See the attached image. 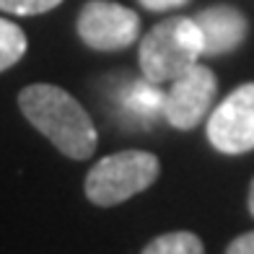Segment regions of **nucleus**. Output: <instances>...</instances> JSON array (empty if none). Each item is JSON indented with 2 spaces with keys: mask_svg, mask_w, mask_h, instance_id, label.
Returning <instances> with one entry per match:
<instances>
[{
  "mask_svg": "<svg viewBox=\"0 0 254 254\" xmlns=\"http://www.w3.org/2000/svg\"><path fill=\"white\" fill-rule=\"evenodd\" d=\"M18 107L24 117L47 140L73 161L94 156L99 135L88 112L65 88L52 83H31L18 94Z\"/></svg>",
  "mask_w": 254,
  "mask_h": 254,
  "instance_id": "1",
  "label": "nucleus"
},
{
  "mask_svg": "<svg viewBox=\"0 0 254 254\" xmlns=\"http://www.w3.org/2000/svg\"><path fill=\"white\" fill-rule=\"evenodd\" d=\"M202 57V34L194 18L174 16L156 24L140 42V70L151 83H171Z\"/></svg>",
  "mask_w": 254,
  "mask_h": 254,
  "instance_id": "2",
  "label": "nucleus"
},
{
  "mask_svg": "<svg viewBox=\"0 0 254 254\" xmlns=\"http://www.w3.org/2000/svg\"><path fill=\"white\" fill-rule=\"evenodd\" d=\"M161 174V161L148 151H120L88 171L86 197L99 207H114L145 192Z\"/></svg>",
  "mask_w": 254,
  "mask_h": 254,
  "instance_id": "3",
  "label": "nucleus"
},
{
  "mask_svg": "<svg viewBox=\"0 0 254 254\" xmlns=\"http://www.w3.org/2000/svg\"><path fill=\"white\" fill-rule=\"evenodd\" d=\"M78 37L99 52L125 50L140 37V16L112 0H88L78 13Z\"/></svg>",
  "mask_w": 254,
  "mask_h": 254,
  "instance_id": "4",
  "label": "nucleus"
},
{
  "mask_svg": "<svg viewBox=\"0 0 254 254\" xmlns=\"http://www.w3.org/2000/svg\"><path fill=\"white\" fill-rule=\"evenodd\" d=\"M207 140L228 156L254 151V83H241L215 107L207 120Z\"/></svg>",
  "mask_w": 254,
  "mask_h": 254,
  "instance_id": "5",
  "label": "nucleus"
},
{
  "mask_svg": "<svg viewBox=\"0 0 254 254\" xmlns=\"http://www.w3.org/2000/svg\"><path fill=\"white\" fill-rule=\"evenodd\" d=\"M218 80L215 73L202 63H194L190 70L171 80L169 94L164 96V117L177 130H192L197 127L215 101Z\"/></svg>",
  "mask_w": 254,
  "mask_h": 254,
  "instance_id": "6",
  "label": "nucleus"
},
{
  "mask_svg": "<svg viewBox=\"0 0 254 254\" xmlns=\"http://www.w3.org/2000/svg\"><path fill=\"white\" fill-rule=\"evenodd\" d=\"M200 34H202V55L205 57H218L228 55L236 47H241V42L249 34L247 16L236 10L234 5H213L205 8L194 16Z\"/></svg>",
  "mask_w": 254,
  "mask_h": 254,
  "instance_id": "7",
  "label": "nucleus"
},
{
  "mask_svg": "<svg viewBox=\"0 0 254 254\" xmlns=\"http://www.w3.org/2000/svg\"><path fill=\"white\" fill-rule=\"evenodd\" d=\"M140 254H205V247L192 231H171L153 239Z\"/></svg>",
  "mask_w": 254,
  "mask_h": 254,
  "instance_id": "8",
  "label": "nucleus"
},
{
  "mask_svg": "<svg viewBox=\"0 0 254 254\" xmlns=\"http://www.w3.org/2000/svg\"><path fill=\"white\" fill-rule=\"evenodd\" d=\"M26 55V34L13 21L0 18V73L13 67Z\"/></svg>",
  "mask_w": 254,
  "mask_h": 254,
  "instance_id": "9",
  "label": "nucleus"
},
{
  "mask_svg": "<svg viewBox=\"0 0 254 254\" xmlns=\"http://www.w3.org/2000/svg\"><path fill=\"white\" fill-rule=\"evenodd\" d=\"M63 0H0V10L13 16H39L57 8Z\"/></svg>",
  "mask_w": 254,
  "mask_h": 254,
  "instance_id": "10",
  "label": "nucleus"
},
{
  "mask_svg": "<svg viewBox=\"0 0 254 254\" xmlns=\"http://www.w3.org/2000/svg\"><path fill=\"white\" fill-rule=\"evenodd\" d=\"M226 254H254V231L236 236V239L228 244Z\"/></svg>",
  "mask_w": 254,
  "mask_h": 254,
  "instance_id": "11",
  "label": "nucleus"
},
{
  "mask_svg": "<svg viewBox=\"0 0 254 254\" xmlns=\"http://www.w3.org/2000/svg\"><path fill=\"white\" fill-rule=\"evenodd\" d=\"M143 8L148 10H171V8H179V5H187L190 0H140Z\"/></svg>",
  "mask_w": 254,
  "mask_h": 254,
  "instance_id": "12",
  "label": "nucleus"
},
{
  "mask_svg": "<svg viewBox=\"0 0 254 254\" xmlns=\"http://www.w3.org/2000/svg\"><path fill=\"white\" fill-rule=\"evenodd\" d=\"M249 213L254 218V179H252V187H249Z\"/></svg>",
  "mask_w": 254,
  "mask_h": 254,
  "instance_id": "13",
  "label": "nucleus"
}]
</instances>
